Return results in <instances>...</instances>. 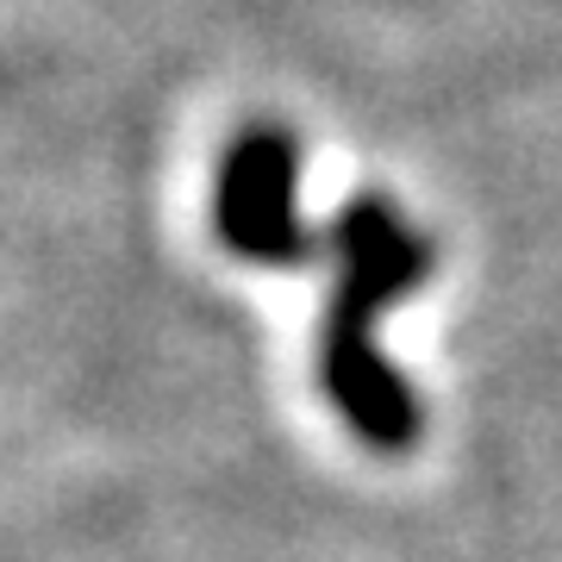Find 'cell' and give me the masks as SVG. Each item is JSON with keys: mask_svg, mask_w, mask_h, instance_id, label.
Instances as JSON below:
<instances>
[{"mask_svg": "<svg viewBox=\"0 0 562 562\" xmlns=\"http://www.w3.org/2000/svg\"><path fill=\"white\" fill-rule=\"evenodd\" d=\"M331 250H338L344 276L338 294L325 306V338H319V375L325 394L338 401V413L350 419V431L369 443H406L413 438V394L401 387V375L375 350V319L387 306L413 294L431 269V244L401 220V206L382 194H362L338 213L331 225Z\"/></svg>", "mask_w": 562, "mask_h": 562, "instance_id": "6da1fadb", "label": "cell"}, {"mask_svg": "<svg viewBox=\"0 0 562 562\" xmlns=\"http://www.w3.org/2000/svg\"><path fill=\"white\" fill-rule=\"evenodd\" d=\"M213 232L232 257L288 269L313 250L301 225V144L281 125H244L213 176Z\"/></svg>", "mask_w": 562, "mask_h": 562, "instance_id": "7a4b0ae2", "label": "cell"}]
</instances>
